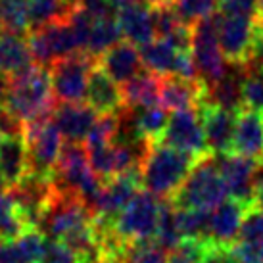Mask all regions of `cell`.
<instances>
[{"label": "cell", "mask_w": 263, "mask_h": 263, "mask_svg": "<svg viewBox=\"0 0 263 263\" xmlns=\"http://www.w3.org/2000/svg\"><path fill=\"white\" fill-rule=\"evenodd\" d=\"M198 160L200 158L192 154L156 142L152 144L146 160L140 167V183L146 192L154 194L156 198L171 200L183 186Z\"/></svg>", "instance_id": "cell-1"}, {"label": "cell", "mask_w": 263, "mask_h": 263, "mask_svg": "<svg viewBox=\"0 0 263 263\" xmlns=\"http://www.w3.org/2000/svg\"><path fill=\"white\" fill-rule=\"evenodd\" d=\"M56 98L52 95L50 71L33 64L23 69L22 73L8 79L4 110L14 114L23 123L31 121L33 117L56 108Z\"/></svg>", "instance_id": "cell-2"}, {"label": "cell", "mask_w": 263, "mask_h": 263, "mask_svg": "<svg viewBox=\"0 0 263 263\" xmlns=\"http://www.w3.org/2000/svg\"><path fill=\"white\" fill-rule=\"evenodd\" d=\"M229 198L223 177L217 167V158L205 154L194 163L186 181L179 189L171 202L179 210H202L212 212Z\"/></svg>", "instance_id": "cell-3"}, {"label": "cell", "mask_w": 263, "mask_h": 263, "mask_svg": "<svg viewBox=\"0 0 263 263\" xmlns=\"http://www.w3.org/2000/svg\"><path fill=\"white\" fill-rule=\"evenodd\" d=\"M221 22H223V15L215 12L190 27L192 29L190 56L194 62L198 81L204 85L205 90L215 87L225 77L227 66H229L219 46Z\"/></svg>", "instance_id": "cell-4"}, {"label": "cell", "mask_w": 263, "mask_h": 263, "mask_svg": "<svg viewBox=\"0 0 263 263\" xmlns=\"http://www.w3.org/2000/svg\"><path fill=\"white\" fill-rule=\"evenodd\" d=\"M52 111H44L23 125V139L27 142L29 171L41 177H50L58 165L66 140L52 123Z\"/></svg>", "instance_id": "cell-5"}, {"label": "cell", "mask_w": 263, "mask_h": 263, "mask_svg": "<svg viewBox=\"0 0 263 263\" xmlns=\"http://www.w3.org/2000/svg\"><path fill=\"white\" fill-rule=\"evenodd\" d=\"M161 215V200L142 189L114 219V229L127 244L154 240Z\"/></svg>", "instance_id": "cell-6"}, {"label": "cell", "mask_w": 263, "mask_h": 263, "mask_svg": "<svg viewBox=\"0 0 263 263\" xmlns=\"http://www.w3.org/2000/svg\"><path fill=\"white\" fill-rule=\"evenodd\" d=\"M98 67V60L87 52H77L66 60H60L50 71L52 95L60 104H79L87 96L90 75Z\"/></svg>", "instance_id": "cell-7"}, {"label": "cell", "mask_w": 263, "mask_h": 263, "mask_svg": "<svg viewBox=\"0 0 263 263\" xmlns=\"http://www.w3.org/2000/svg\"><path fill=\"white\" fill-rule=\"evenodd\" d=\"M27 44L33 62L44 69H50L56 62L81 52L79 39L69 22H56L31 29L27 33Z\"/></svg>", "instance_id": "cell-8"}, {"label": "cell", "mask_w": 263, "mask_h": 263, "mask_svg": "<svg viewBox=\"0 0 263 263\" xmlns=\"http://www.w3.org/2000/svg\"><path fill=\"white\" fill-rule=\"evenodd\" d=\"M92 219H95L92 213L88 212L75 194L54 192V198L44 212L39 231L46 236L48 242H62L64 236L90 223Z\"/></svg>", "instance_id": "cell-9"}, {"label": "cell", "mask_w": 263, "mask_h": 263, "mask_svg": "<svg viewBox=\"0 0 263 263\" xmlns=\"http://www.w3.org/2000/svg\"><path fill=\"white\" fill-rule=\"evenodd\" d=\"M8 196L15 205V212L27 229H37L44 217L46 208L54 198V186L50 177L27 173L17 184L8 190Z\"/></svg>", "instance_id": "cell-10"}, {"label": "cell", "mask_w": 263, "mask_h": 263, "mask_svg": "<svg viewBox=\"0 0 263 263\" xmlns=\"http://www.w3.org/2000/svg\"><path fill=\"white\" fill-rule=\"evenodd\" d=\"M160 144L181 150V152L192 154L196 158H202L205 154H210L198 110L173 111L169 116L167 127L161 135Z\"/></svg>", "instance_id": "cell-11"}, {"label": "cell", "mask_w": 263, "mask_h": 263, "mask_svg": "<svg viewBox=\"0 0 263 263\" xmlns=\"http://www.w3.org/2000/svg\"><path fill=\"white\" fill-rule=\"evenodd\" d=\"M202 119L208 152L213 156H225L233 152V139L236 129V111L219 108L215 104L204 102L198 108Z\"/></svg>", "instance_id": "cell-12"}, {"label": "cell", "mask_w": 263, "mask_h": 263, "mask_svg": "<svg viewBox=\"0 0 263 263\" xmlns=\"http://www.w3.org/2000/svg\"><path fill=\"white\" fill-rule=\"evenodd\" d=\"M217 158V167L223 177V183L227 186L229 198L240 202L244 208H254V169L256 160H248L236 154H225V156H215Z\"/></svg>", "instance_id": "cell-13"}, {"label": "cell", "mask_w": 263, "mask_h": 263, "mask_svg": "<svg viewBox=\"0 0 263 263\" xmlns=\"http://www.w3.org/2000/svg\"><path fill=\"white\" fill-rule=\"evenodd\" d=\"M257 20L248 17H225L219 27V46L227 64L246 66L256 37Z\"/></svg>", "instance_id": "cell-14"}, {"label": "cell", "mask_w": 263, "mask_h": 263, "mask_svg": "<svg viewBox=\"0 0 263 263\" xmlns=\"http://www.w3.org/2000/svg\"><path fill=\"white\" fill-rule=\"evenodd\" d=\"M142 190L140 183V171H129L123 175H117L104 183L102 194L96 205L95 217H106V219H116L119 213L129 205L137 192Z\"/></svg>", "instance_id": "cell-15"}, {"label": "cell", "mask_w": 263, "mask_h": 263, "mask_svg": "<svg viewBox=\"0 0 263 263\" xmlns=\"http://www.w3.org/2000/svg\"><path fill=\"white\" fill-rule=\"evenodd\" d=\"M96 111L87 106V102L79 104H56L52 111V123L62 135L66 142L81 144L87 140L88 131L92 129L96 121Z\"/></svg>", "instance_id": "cell-16"}, {"label": "cell", "mask_w": 263, "mask_h": 263, "mask_svg": "<svg viewBox=\"0 0 263 263\" xmlns=\"http://www.w3.org/2000/svg\"><path fill=\"white\" fill-rule=\"evenodd\" d=\"M116 22L121 39L137 48H142L144 44L152 43L156 39L152 8L144 2H135V4L117 10Z\"/></svg>", "instance_id": "cell-17"}, {"label": "cell", "mask_w": 263, "mask_h": 263, "mask_svg": "<svg viewBox=\"0 0 263 263\" xmlns=\"http://www.w3.org/2000/svg\"><path fill=\"white\" fill-rule=\"evenodd\" d=\"M208 100V90L200 81L163 77L160 83V106L167 111L198 110Z\"/></svg>", "instance_id": "cell-18"}, {"label": "cell", "mask_w": 263, "mask_h": 263, "mask_svg": "<svg viewBox=\"0 0 263 263\" xmlns=\"http://www.w3.org/2000/svg\"><path fill=\"white\" fill-rule=\"evenodd\" d=\"M248 160H263V114L256 110L238 111L233 139V152Z\"/></svg>", "instance_id": "cell-19"}, {"label": "cell", "mask_w": 263, "mask_h": 263, "mask_svg": "<svg viewBox=\"0 0 263 263\" xmlns=\"http://www.w3.org/2000/svg\"><path fill=\"white\" fill-rule=\"evenodd\" d=\"M98 69H102L117 85H125L133 77H137L144 69V66L140 60L139 48L125 41H119L116 46H111L110 50L104 52L98 58Z\"/></svg>", "instance_id": "cell-20"}, {"label": "cell", "mask_w": 263, "mask_h": 263, "mask_svg": "<svg viewBox=\"0 0 263 263\" xmlns=\"http://www.w3.org/2000/svg\"><path fill=\"white\" fill-rule=\"evenodd\" d=\"M248 208H244L240 202L233 198H227L215 210L210 213V242L233 246L238 240L240 227Z\"/></svg>", "instance_id": "cell-21"}, {"label": "cell", "mask_w": 263, "mask_h": 263, "mask_svg": "<svg viewBox=\"0 0 263 263\" xmlns=\"http://www.w3.org/2000/svg\"><path fill=\"white\" fill-rule=\"evenodd\" d=\"M87 106L96 111V116H117L125 108L121 85L110 79L102 69L96 67L87 87Z\"/></svg>", "instance_id": "cell-22"}, {"label": "cell", "mask_w": 263, "mask_h": 263, "mask_svg": "<svg viewBox=\"0 0 263 263\" xmlns=\"http://www.w3.org/2000/svg\"><path fill=\"white\" fill-rule=\"evenodd\" d=\"M46 244L48 240L41 231H25L14 240L0 242V263H41Z\"/></svg>", "instance_id": "cell-23"}, {"label": "cell", "mask_w": 263, "mask_h": 263, "mask_svg": "<svg viewBox=\"0 0 263 263\" xmlns=\"http://www.w3.org/2000/svg\"><path fill=\"white\" fill-rule=\"evenodd\" d=\"M29 171L27 142L20 137H6L0 142V175L4 179L8 190L17 184Z\"/></svg>", "instance_id": "cell-24"}, {"label": "cell", "mask_w": 263, "mask_h": 263, "mask_svg": "<svg viewBox=\"0 0 263 263\" xmlns=\"http://www.w3.org/2000/svg\"><path fill=\"white\" fill-rule=\"evenodd\" d=\"M35 64L31 56L27 35H14V33H4L0 35V75L2 77H14L22 73Z\"/></svg>", "instance_id": "cell-25"}, {"label": "cell", "mask_w": 263, "mask_h": 263, "mask_svg": "<svg viewBox=\"0 0 263 263\" xmlns=\"http://www.w3.org/2000/svg\"><path fill=\"white\" fill-rule=\"evenodd\" d=\"M139 50L144 69L154 75H158L160 79L175 75L179 58H181V54H184V52H179L177 48H173L163 39H154L152 43L144 44Z\"/></svg>", "instance_id": "cell-26"}, {"label": "cell", "mask_w": 263, "mask_h": 263, "mask_svg": "<svg viewBox=\"0 0 263 263\" xmlns=\"http://www.w3.org/2000/svg\"><path fill=\"white\" fill-rule=\"evenodd\" d=\"M29 31L56 22H69L79 8V0H25Z\"/></svg>", "instance_id": "cell-27"}, {"label": "cell", "mask_w": 263, "mask_h": 263, "mask_svg": "<svg viewBox=\"0 0 263 263\" xmlns=\"http://www.w3.org/2000/svg\"><path fill=\"white\" fill-rule=\"evenodd\" d=\"M160 83L158 75L142 69L137 77H133L129 83H125L123 90L125 108H148L160 102Z\"/></svg>", "instance_id": "cell-28"}, {"label": "cell", "mask_w": 263, "mask_h": 263, "mask_svg": "<svg viewBox=\"0 0 263 263\" xmlns=\"http://www.w3.org/2000/svg\"><path fill=\"white\" fill-rule=\"evenodd\" d=\"M121 39L119 27H117L116 17H106V20H95L92 27L88 31L87 41H85V48L83 52L90 54L92 58H100L104 52H108L111 46H116Z\"/></svg>", "instance_id": "cell-29"}, {"label": "cell", "mask_w": 263, "mask_h": 263, "mask_svg": "<svg viewBox=\"0 0 263 263\" xmlns=\"http://www.w3.org/2000/svg\"><path fill=\"white\" fill-rule=\"evenodd\" d=\"M133 116H135V121H137V127H139L140 135L148 140V142H160L161 135L165 131L169 121L167 110L161 108L160 104L156 106H148V108H131Z\"/></svg>", "instance_id": "cell-30"}, {"label": "cell", "mask_w": 263, "mask_h": 263, "mask_svg": "<svg viewBox=\"0 0 263 263\" xmlns=\"http://www.w3.org/2000/svg\"><path fill=\"white\" fill-rule=\"evenodd\" d=\"M154 240L165 252L175 250L184 240L181 231H179V223H177V208L171 200H161L160 225H158V233H156Z\"/></svg>", "instance_id": "cell-31"}, {"label": "cell", "mask_w": 263, "mask_h": 263, "mask_svg": "<svg viewBox=\"0 0 263 263\" xmlns=\"http://www.w3.org/2000/svg\"><path fill=\"white\" fill-rule=\"evenodd\" d=\"M210 213L212 212L177 208V223L184 240L210 242Z\"/></svg>", "instance_id": "cell-32"}, {"label": "cell", "mask_w": 263, "mask_h": 263, "mask_svg": "<svg viewBox=\"0 0 263 263\" xmlns=\"http://www.w3.org/2000/svg\"><path fill=\"white\" fill-rule=\"evenodd\" d=\"M0 29L4 33H14V35L29 33L25 0H4L2 10H0Z\"/></svg>", "instance_id": "cell-33"}, {"label": "cell", "mask_w": 263, "mask_h": 263, "mask_svg": "<svg viewBox=\"0 0 263 263\" xmlns=\"http://www.w3.org/2000/svg\"><path fill=\"white\" fill-rule=\"evenodd\" d=\"M171 8L181 23L192 27L200 20L219 12V0H173Z\"/></svg>", "instance_id": "cell-34"}, {"label": "cell", "mask_w": 263, "mask_h": 263, "mask_svg": "<svg viewBox=\"0 0 263 263\" xmlns=\"http://www.w3.org/2000/svg\"><path fill=\"white\" fill-rule=\"evenodd\" d=\"M25 231H31V229L23 225L8 192H0V240H14Z\"/></svg>", "instance_id": "cell-35"}, {"label": "cell", "mask_w": 263, "mask_h": 263, "mask_svg": "<svg viewBox=\"0 0 263 263\" xmlns=\"http://www.w3.org/2000/svg\"><path fill=\"white\" fill-rule=\"evenodd\" d=\"M167 252L158 246L156 240L131 242L123 254V263H165Z\"/></svg>", "instance_id": "cell-36"}, {"label": "cell", "mask_w": 263, "mask_h": 263, "mask_svg": "<svg viewBox=\"0 0 263 263\" xmlns=\"http://www.w3.org/2000/svg\"><path fill=\"white\" fill-rule=\"evenodd\" d=\"M117 127V116H98L96 117L92 129L88 131L87 140H85V148H96L104 146V144H110L114 140Z\"/></svg>", "instance_id": "cell-37"}, {"label": "cell", "mask_w": 263, "mask_h": 263, "mask_svg": "<svg viewBox=\"0 0 263 263\" xmlns=\"http://www.w3.org/2000/svg\"><path fill=\"white\" fill-rule=\"evenodd\" d=\"M242 102L248 110H263V73L248 71L242 85Z\"/></svg>", "instance_id": "cell-38"}, {"label": "cell", "mask_w": 263, "mask_h": 263, "mask_svg": "<svg viewBox=\"0 0 263 263\" xmlns=\"http://www.w3.org/2000/svg\"><path fill=\"white\" fill-rule=\"evenodd\" d=\"M208 242L200 240H183L175 250L167 252L165 263H202Z\"/></svg>", "instance_id": "cell-39"}, {"label": "cell", "mask_w": 263, "mask_h": 263, "mask_svg": "<svg viewBox=\"0 0 263 263\" xmlns=\"http://www.w3.org/2000/svg\"><path fill=\"white\" fill-rule=\"evenodd\" d=\"M219 14L225 17L257 20V0H219Z\"/></svg>", "instance_id": "cell-40"}, {"label": "cell", "mask_w": 263, "mask_h": 263, "mask_svg": "<svg viewBox=\"0 0 263 263\" xmlns=\"http://www.w3.org/2000/svg\"><path fill=\"white\" fill-rule=\"evenodd\" d=\"M233 254L238 263H263V242H234Z\"/></svg>", "instance_id": "cell-41"}, {"label": "cell", "mask_w": 263, "mask_h": 263, "mask_svg": "<svg viewBox=\"0 0 263 263\" xmlns=\"http://www.w3.org/2000/svg\"><path fill=\"white\" fill-rule=\"evenodd\" d=\"M41 263H81V259L62 242H48Z\"/></svg>", "instance_id": "cell-42"}, {"label": "cell", "mask_w": 263, "mask_h": 263, "mask_svg": "<svg viewBox=\"0 0 263 263\" xmlns=\"http://www.w3.org/2000/svg\"><path fill=\"white\" fill-rule=\"evenodd\" d=\"M202 263H238L233 254V246H223V244H205V252L202 257Z\"/></svg>", "instance_id": "cell-43"}, {"label": "cell", "mask_w": 263, "mask_h": 263, "mask_svg": "<svg viewBox=\"0 0 263 263\" xmlns=\"http://www.w3.org/2000/svg\"><path fill=\"white\" fill-rule=\"evenodd\" d=\"M23 125L25 123H23L22 119H17L14 114H10L8 110L0 108V135H2V139L23 135Z\"/></svg>", "instance_id": "cell-44"}, {"label": "cell", "mask_w": 263, "mask_h": 263, "mask_svg": "<svg viewBox=\"0 0 263 263\" xmlns=\"http://www.w3.org/2000/svg\"><path fill=\"white\" fill-rule=\"evenodd\" d=\"M254 205L263 204V160H257L254 169Z\"/></svg>", "instance_id": "cell-45"}, {"label": "cell", "mask_w": 263, "mask_h": 263, "mask_svg": "<svg viewBox=\"0 0 263 263\" xmlns=\"http://www.w3.org/2000/svg\"><path fill=\"white\" fill-rule=\"evenodd\" d=\"M6 88H8V79L0 75V108L4 106V98H6Z\"/></svg>", "instance_id": "cell-46"}, {"label": "cell", "mask_w": 263, "mask_h": 263, "mask_svg": "<svg viewBox=\"0 0 263 263\" xmlns=\"http://www.w3.org/2000/svg\"><path fill=\"white\" fill-rule=\"evenodd\" d=\"M108 2H110L116 10H121V8L129 6V4H135V2H140V0H108Z\"/></svg>", "instance_id": "cell-47"}, {"label": "cell", "mask_w": 263, "mask_h": 263, "mask_svg": "<svg viewBox=\"0 0 263 263\" xmlns=\"http://www.w3.org/2000/svg\"><path fill=\"white\" fill-rule=\"evenodd\" d=\"M140 2L148 4L150 8H158V6H167V4H171L173 0H140Z\"/></svg>", "instance_id": "cell-48"}, {"label": "cell", "mask_w": 263, "mask_h": 263, "mask_svg": "<svg viewBox=\"0 0 263 263\" xmlns=\"http://www.w3.org/2000/svg\"><path fill=\"white\" fill-rule=\"evenodd\" d=\"M98 263H123V261H119V259H102V261Z\"/></svg>", "instance_id": "cell-49"}, {"label": "cell", "mask_w": 263, "mask_h": 263, "mask_svg": "<svg viewBox=\"0 0 263 263\" xmlns=\"http://www.w3.org/2000/svg\"><path fill=\"white\" fill-rule=\"evenodd\" d=\"M2 4H4V0H0V10H2Z\"/></svg>", "instance_id": "cell-50"}, {"label": "cell", "mask_w": 263, "mask_h": 263, "mask_svg": "<svg viewBox=\"0 0 263 263\" xmlns=\"http://www.w3.org/2000/svg\"><path fill=\"white\" fill-rule=\"evenodd\" d=\"M0 35H2V29H0Z\"/></svg>", "instance_id": "cell-51"}]
</instances>
